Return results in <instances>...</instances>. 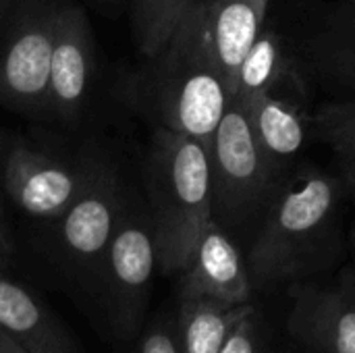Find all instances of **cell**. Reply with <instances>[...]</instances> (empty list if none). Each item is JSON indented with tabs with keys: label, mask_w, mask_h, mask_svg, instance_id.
Masks as SVG:
<instances>
[{
	"label": "cell",
	"mask_w": 355,
	"mask_h": 353,
	"mask_svg": "<svg viewBox=\"0 0 355 353\" xmlns=\"http://www.w3.org/2000/svg\"><path fill=\"white\" fill-rule=\"evenodd\" d=\"M133 94L156 127L210 146L231 94L206 42L198 2L179 21L166 44L146 58Z\"/></svg>",
	"instance_id": "1"
},
{
	"label": "cell",
	"mask_w": 355,
	"mask_h": 353,
	"mask_svg": "<svg viewBox=\"0 0 355 353\" xmlns=\"http://www.w3.org/2000/svg\"><path fill=\"white\" fill-rule=\"evenodd\" d=\"M144 185L158 270L166 277L181 275L214 218L208 148L189 135L156 127L144 162Z\"/></svg>",
	"instance_id": "2"
},
{
	"label": "cell",
	"mask_w": 355,
	"mask_h": 353,
	"mask_svg": "<svg viewBox=\"0 0 355 353\" xmlns=\"http://www.w3.org/2000/svg\"><path fill=\"white\" fill-rule=\"evenodd\" d=\"M341 185L318 171L279 189L245 260L254 289L277 287L308 270L333 229Z\"/></svg>",
	"instance_id": "3"
},
{
	"label": "cell",
	"mask_w": 355,
	"mask_h": 353,
	"mask_svg": "<svg viewBox=\"0 0 355 353\" xmlns=\"http://www.w3.org/2000/svg\"><path fill=\"white\" fill-rule=\"evenodd\" d=\"M127 198L119 169L98 158L79 198L52 223V260L83 300H98L104 256Z\"/></svg>",
	"instance_id": "4"
},
{
	"label": "cell",
	"mask_w": 355,
	"mask_h": 353,
	"mask_svg": "<svg viewBox=\"0 0 355 353\" xmlns=\"http://www.w3.org/2000/svg\"><path fill=\"white\" fill-rule=\"evenodd\" d=\"M156 270L158 250L148 204L129 193L104 256L96 300L106 327L119 341L139 337Z\"/></svg>",
	"instance_id": "5"
},
{
	"label": "cell",
	"mask_w": 355,
	"mask_h": 353,
	"mask_svg": "<svg viewBox=\"0 0 355 353\" xmlns=\"http://www.w3.org/2000/svg\"><path fill=\"white\" fill-rule=\"evenodd\" d=\"M60 0H0V106L48 119V77Z\"/></svg>",
	"instance_id": "6"
},
{
	"label": "cell",
	"mask_w": 355,
	"mask_h": 353,
	"mask_svg": "<svg viewBox=\"0 0 355 353\" xmlns=\"http://www.w3.org/2000/svg\"><path fill=\"white\" fill-rule=\"evenodd\" d=\"M214 218L227 227L248 223L272 200L277 175L264 158L245 106L231 100L208 146Z\"/></svg>",
	"instance_id": "7"
},
{
	"label": "cell",
	"mask_w": 355,
	"mask_h": 353,
	"mask_svg": "<svg viewBox=\"0 0 355 353\" xmlns=\"http://www.w3.org/2000/svg\"><path fill=\"white\" fill-rule=\"evenodd\" d=\"M96 160L69 162L27 141H15L4 162L2 189L27 218L52 225L79 198Z\"/></svg>",
	"instance_id": "8"
},
{
	"label": "cell",
	"mask_w": 355,
	"mask_h": 353,
	"mask_svg": "<svg viewBox=\"0 0 355 353\" xmlns=\"http://www.w3.org/2000/svg\"><path fill=\"white\" fill-rule=\"evenodd\" d=\"M98 71V50L89 17L81 2L64 0L56 8L48 77V119L73 125L81 119Z\"/></svg>",
	"instance_id": "9"
},
{
	"label": "cell",
	"mask_w": 355,
	"mask_h": 353,
	"mask_svg": "<svg viewBox=\"0 0 355 353\" xmlns=\"http://www.w3.org/2000/svg\"><path fill=\"white\" fill-rule=\"evenodd\" d=\"M179 277V300H214L229 306H248L254 298L248 262L216 218L200 235Z\"/></svg>",
	"instance_id": "10"
},
{
	"label": "cell",
	"mask_w": 355,
	"mask_h": 353,
	"mask_svg": "<svg viewBox=\"0 0 355 353\" xmlns=\"http://www.w3.org/2000/svg\"><path fill=\"white\" fill-rule=\"evenodd\" d=\"M287 331L312 353H355V291L295 285Z\"/></svg>",
	"instance_id": "11"
},
{
	"label": "cell",
	"mask_w": 355,
	"mask_h": 353,
	"mask_svg": "<svg viewBox=\"0 0 355 353\" xmlns=\"http://www.w3.org/2000/svg\"><path fill=\"white\" fill-rule=\"evenodd\" d=\"M204 35L233 98L239 67L264 29L268 0H198Z\"/></svg>",
	"instance_id": "12"
},
{
	"label": "cell",
	"mask_w": 355,
	"mask_h": 353,
	"mask_svg": "<svg viewBox=\"0 0 355 353\" xmlns=\"http://www.w3.org/2000/svg\"><path fill=\"white\" fill-rule=\"evenodd\" d=\"M0 331L29 353H83L58 316L0 270Z\"/></svg>",
	"instance_id": "13"
},
{
	"label": "cell",
	"mask_w": 355,
	"mask_h": 353,
	"mask_svg": "<svg viewBox=\"0 0 355 353\" xmlns=\"http://www.w3.org/2000/svg\"><path fill=\"white\" fill-rule=\"evenodd\" d=\"M285 81L248 102H241L250 117V125L254 129L258 146L277 177L302 152L308 139L310 125V119L304 114L302 104L281 92Z\"/></svg>",
	"instance_id": "14"
},
{
	"label": "cell",
	"mask_w": 355,
	"mask_h": 353,
	"mask_svg": "<svg viewBox=\"0 0 355 353\" xmlns=\"http://www.w3.org/2000/svg\"><path fill=\"white\" fill-rule=\"evenodd\" d=\"M254 310L248 306H229L214 300H181L179 353H220L237 322Z\"/></svg>",
	"instance_id": "15"
},
{
	"label": "cell",
	"mask_w": 355,
	"mask_h": 353,
	"mask_svg": "<svg viewBox=\"0 0 355 353\" xmlns=\"http://www.w3.org/2000/svg\"><path fill=\"white\" fill-rule=\"evenodd\" d=\"M287 77H291V64L285 54L283 42L272 27L264 25L262 33L258 35L239 67L235 79V94L231 100L248 102L258 94L277 87Z\"/></svg>",
	"instance_id": "16"
},
{
	"label": "cell",
	"mask_w": 355,
	"mask_h": 353,
	"mask_svg": "<svg viewBox=\"0 0 355 353\" xmlns=\"http://www.w3.org/2000/svg\"><path fill=\"white\" fill-rule=\"evenodd\" d=\"M318 71L355 92V2L335 12L312 42Z\"/></svg>",
	"instance_id": "17"
},
{
	"label": "cell",
	"mask_w": 355,
	"mask_h": 353,
	"mask_svg": "<svg viewBox=\"0 0 355 353\" xmlns=\"http://www.w3.org/2000/svg\"><path fill=\"white\" fill-rule=\"evenodd\" d=\"M198 0H131V31L144 58L154 56Z\"/></svg>",
	"instance_id": "18"
},
{
	"label": "cell",
	"mask_w": 355,
	"mask_h": 353,
	"mask_svg": "<svg viewBox=\"0 0 355 353\" xmlns=\"http://www.w3.org/2000/svg\"><path fill=\"white\" fill-rule=\"evenodd\" d=\"M312 125L339 160L347 185L355 191V100L320 106Z\"/></svg>",
	"instance_id": "19"
},
{
	"label": "cell",
	"mask_w": 355,
	"mask_h": 353,
	"mask_svg": "<svg viewBox=\"0 0 355 353\" xmlns=\"http://www.w3.org/2000/svg\"><path fill=\"white\" fill-rule=\"evenodd\" d=\"M135 353H179L177 314H160L144 325Z\"/></svg>",
	"instance_id": "20"
},
{
	"label": "cell",
	"mask_w": 355,
	"mask_h": 353,
	"mask_svg": "<svg viewBox=\"0 0 355 353\" xmlns=\"http://www.w3.org/2000/svg\"><path fill=\"white\" fill-rule=\"evenodd\" d=\"M220 353H264L262 320L256 308L237 322Z\"/></svg>",
	"instance_id": "21"
},
{
	"label": "cell",
	"mask_w": 355,
	"mask_h": 353,
	"mask_svg": "<svg viewBox=\"0 0 355 353\" xmlns=\"http://www.w3.org/2000/svg\"><path fill=\"white\" fill-rule=\"evenodd\" d=\"M12 254H15V241L10 237V229H8V223L0 204V270H4L10 264Z\"/></svg>",
	"instance_id": "22"
},
{
	"label": "cell",
	"mask_w": 355,
	"mask_h": 353,
	"mask_svg": "<svg viewBox=\"0 0 355 353\" xmlns=\"http://www.w3.org/2000/svg\"><path fill=\"white\" fill-rule=\"evenodd\" d=\"M0 353H29L25 352L19 343H15L6 333L0 331Z\"/></svg>",
	"instance_id": "23"
},
{
	"label": "cell",
	"mask_w": 355,
	"mask_h": 353,
	"mask_svg": "<svg viewBox=\"0 0 355 353\" xmlns=\"http://www.w3.org/2000/svg\"><path fill=\"white\" fill-rule=\"evenodd\" d=\"M8 148L10 146H6L2 141V137H0V187H2V175H4V162H6V156H8Z\"/></svg>",
	"instance_id": "24"
},
{
	"label": "cell",
	"mask_w": 355,
	"mask_h": 353,
	"mask_svg": "<svg viewBox=\"0 0 355 353\" xmlns=\"http://www.w3.org/2000/svg\"><path fill=\"white\" fill-rule=\"evenodd\" d=\"M60 2H64V0H60ZM73 2H79V0H73Z\"/></svg>",
	"instance_id": "25"
},
{
	"label": "cell",
	"mask_w": 355,
	"mask_h": 353,
	"mask_svg": "<svg viewBox=\"0 0 355 353\" xmlns=\"http://www.w3.org/2000/svg\"><path fill=\"white\" fill-rule=\"evenodd\" d=\"M345 2H355V0H345Z\"/></svg>",
	"instance_id": "26"
}]
</instances>
